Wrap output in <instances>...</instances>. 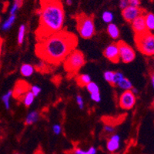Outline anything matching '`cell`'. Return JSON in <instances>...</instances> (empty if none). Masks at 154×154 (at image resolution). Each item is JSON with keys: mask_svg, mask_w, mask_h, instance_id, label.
Masks as SVG:
<instances>
[{"mask_svg": "<svg viewBox=\"0 0 154 154\" xmlns=\"http://www.w3.org/2000/svg\"><path fill=\"white\" fill-rule=\"evenodd\" d=\"M2 139V132L0 130V141H1Z\"/></svg>", "mask_w": 154, "mask_h": 154, "instance_id": "obj_41", "label": "cell"}, {"mask_svg": "<svg viewBox=\"0 0 154 154\" xmlns=\"http://www.w3.org/2000/svg\"><path fill=\"white\" fill-rule=\"evenodd\" d=\"M113 14L109 11H105L102 15V19H103L104 23H108V24L112 23V22L113 21Z\"/></svg>", "mask_w": 154, "mask_h": 154, "instance_id": "obj_24", "label": "cell"}, {"mask_svg": "<svg viewBox=\"0 0 154 154\" xmlns=\"http://www.w3.org/2000/svg\"><path fill=\"white\" fill-rule=\"evenodd\" d=\"M78 45V38L72 32L62 30L40 41H37L35 53L38 58L49 65L63 63Z\"/></svg>", "mask_w": 154, "mask_h": 154, "instance_id": "obj_1", "label": "cell"}, {"mask_svg": "<svg viewBox=\"0 0 154 154\" xmlns=\"http://www.w3.org/2000/svg\"><path fill=\"white\" fill-rule=\"evenodd\" d=\"M38 154H42V153H41V152H40V153H38Z\"/></svg>", "mask_w": 154, "mask_h": 154, "instance_id": "obj_46", "label": "cell"}, {"mask_svg": "<svg viewBox=\"0 0 154 154\" xmlns=\"http://www.w3.org/2000/svg\"><path fill=\"white\" fill-rule=\"evenodd\" d=\"M117 86L121 89H123L124 91H129V90H131V89L133 88V84L129 79L124 78L118 83Z\"/></svg>", "mask_w": 154, "mask_h": 154, "instance_id": "obj_19", "label": "cell"}, {"mask_svg": "<svg viewBox=\"0 0 154 154\" xmlns=\"http://www.w3.org/2000/svg\"><path fill=\"white\" fill-rule=\"evenodd\" d=\"M66 3L68 5H71L72 4V0H66Z\"/></svg>", "mask_w": 154, "mask_h": 154, "instance_id": "obj_40", "label": "cell"}, {"mask_svg": "<svg viewBox=\"0 0 154 154\" xmlns=\"http://www.w3.org/2000/svg\"><path fill=\"white\" fill-rule=\"evenodd\" d=\"M15 20H16V16H10L5 21V23L2 25V29L4 31H6V30H9V29L12 27V26L14 23Z\"/></svg>", "mask_w": 154, "mask_h": 154, "instance_id": "obj_22", "label": "cell"}, {"mask_svg": "<svg viewBox=\"0 0 154 154\" xmlns=\"http://www.w3.org/2000/svg\"><path fill=\"white\" fill-rule=\"evenodd\" d=\"M12 96V90H9V91H8L5 95L2 96V100L4 103V104H5V106L6 109H9V108H10V103H9V101H10V99Z\"/></svg>", "mask_w": 154, "mask_h": 154, "instance_id": "obj_23", "label": "cell"}, {"mask_svg": "<svg viewBox=\"0 0 154 154\" xmlns=\"http://www.w3.org/2000/svg\"><path fill=\"white\" fill-rule=\"evenodd\" d=\"M39 23L35 31V38L40 41L63 30L65 12L60 2H41Z\"/></svg>", "mask_w": 154, "mask_h": 154, "instance_id": "obj_2", "label": "cell"}, {"mask_svg": "<svg viewBox=\"0 0 154 154\" xmlns=\"http://www.w3.org/2000/svg\"><path fill=\"white\" fill-rule=\"evenodd\" d=\"M86 89H87V91L89 92L90 94L100 92V88H99L98 85L96 84V82H90L89 84L86 86Z\"/></svg>", "mask_w": 154, "mask_h": 154, "instance_id": "obj_25", "label": "cell"}, {"mask_svg": "<svg viewBox=\"0 0 154 154\" xmlns=\"http://www.w3.org/2000/svg\"><path fill=\"white\" fill-rule=\"evenodd\" d=\"M114 72L113 71H106L103 74L104 79L107 82L110 83L111 85L113 86V79H114Z\"/></svg>", "mask_w": 154, "mask_h": 154, "instance_id": "obj_26", "label": "cell"}, {"mask_svg": "<svg viewBox=\"0 0 154 154\" xmlns=\"http://www.w3.org/2000/svg\"><path fill=\"white\" fill-rule=\"evenodd\" d=\"M136 102H137L136 96L130 90L124 91L119 96V106L123 109H130L133 108L136 104Z\"/></svg>", "mask_w": 154, "mask_h": 154, "instance_id": "obj_7", "label": "cell"}, {"mask_svg": "<svg viewBox=\"0 0 154 154\" xmlns=\"http://www.w3.org/2000/svg\"><path fill=\"white\" fill-rule=\"evenodd\" d=\"M39 119V113L37 111H31L27 114L25 119V123L26 125H32L35 123Z\"/></svg>", "mask_w": 154, "mask_h": 154, "instance_id": "obj_13", "label": "cell"}, {"mask_svg": "<svg viewBox=\"0 0 154 154\" xmlns=\"http://www.w3.org/2000/svg\"><path fill=\"white\" fill-rule=\"evenodd\" d=\"M2 45H0V55L2 53Z\"/></svg>", "mask_w": 154, "mask_h": 154, "instance_id": "obj_43", "label": "cell"}, {"mask_svg": "<svg viewBox=\"0 0 154 154\" xmlns=\"http://www.w3.org/2000/svg\"><path fill=\"white\" fill-rule=\"evenodd\" d=\"M129 5H130L129 0H120V1H119V8H120L122 10H123V9H125L126 8H127Z\"/></svg>", "mask_w": 154, "mask_h": 154, "instance_id": "obj_31", "label": "cell"}, {"mask_svg": "<svg viewBox=\"0 0 154 154\" xmlns=\"http://www.w3.org/2000/svg\"><path fill=\"white\" fill-rule=\"evenodd\" d=\"M2 43H3V39L0 37V45H2Z\"/></svg>", "mask_w": 154, "mask_h": 154, "instance_id": "obj_42", "label": "cell"}, {"mask_svg": "<svg viewBox=\"0 0 154 154\" xmlns=\"http://www.w3.org/2000/svg\"><path fill=\"white\" fill-rule=\"evenodd\" d=\"M34 72H35V67L29 63L23 64L20 68V72L25 77L31 76L34 73Z\"/></svg>", "mask_w": 154, "mask_h": 154, "instance_id": "obj_15", "label": "cell"}, {"mask_svg": "<svg viewBox=\"0 0 154 154\" xmlns=\"http://www.w3.org/2000/svg\"><path fill=\"white\" fill-rule=\"evenodd\" d=\"M129 3H130V6H132V7L140 8L141 1L140 0H129Z\"/></svg>", "mask_w": 154, "mask_h": 154, "instance_id": "obj_33", "label": "cell"}, {"mask_svg": "<svg viewBox=\"0 0 154 154\" xmlns=\"http://www.w3.org/2000/svg\"><path fill=\"white\" fill-rule=\"evenodd\" d=\"M26 26L25 25H21L19 26V32H18V44L22 45L23 43L25 38V35H26Z\"/></svg>", "mask_w": 154, "mask_h": 154, "instance_id": "obj_21", "label": "cell"}, {"mask_svg": "<svg viewBox=\"0 0 154 154\" xmlns=\"http://www.w3.org/2000/svg\"><path fill=\"white\" fill-rule=\"evenodd\" d=\"M130 91H131L132 93H133V94L135 95V96H136V95H137V94H138V93H139V91H138V90H137V89H136V88H134V87L132 88Z\"/></svg>", "mask_w": 154, "mask_h": 154, "instance_id": "obj_37", "label": "cell"}, {"mask_svg": "<svg viewBox=\"0 0 154 154\" xmlns=\"http://www.w3.org/2000/svg\"><path fill=\"white\" fill-rule=\"evenodd\" d=\"M97 149L94 146L89 147L88 149H82L80 148H75L72 153L73 154H96Z\"/></svg>", "mask_w": 154, "mask_h": 154, "instance_id": "obj_20", "label": "cell"}, {"mask_svg": "<svg viewBox=\"0 0 154 154\" xmlns=\"http://www.w3.org/2000/svg\"><path fill=\"white\" fill-rule=\"evenodd\" d=\"M29 88V86L26 82L23 80L18 81L12 90V96L16 99H22L24 95L28 92Z\"/></svg>", "mask_w": 154, "mask_h": 154, "instance_id": "obj_11", "label": "cell"}, {"mask_svg": "<svg viewBox=\"0 0 154 154\" xmlns=\"http://www.w3.org/2000/svg\"><path fill=\"white\" fill-rule=\"evenodd\" d=\"M75 19L77 31L79 35L85 39L91 38L96 32L93 17L86 14H80L76 16Z\"/></svg>", "mask_w": 154, "mask_h": 154, "instance_id": "obj_4", "label": "cell"}, {"mask_svg": "<svg viewBox=\"0 0 154 154\" xmlns=\"http://www.w3.org/2000/svg\"><path fill=\"white\" fill-rule=\"evenodd\" d=\"M34 99H35V96L32 94V93L31 91H28L22 98V100H23V103L25 106L29 107L33 103Z\"/></svg>", "mask_w": 154, "mask_h": 154, "instance_id": "obj_18", "label": "cell"}, {"mask_svg": "<svg viewBox=\"0 0 154 154\" xmlns=\"http://www.w3.org/2000/svg\"><path fill=\"white\" fill-rule=\"evenodd\" d=\"M107 32H108L109 35L113 39H116L119 38V29L118 26L114 23H110L107 26Z\"/></svg>", "mask_w": 154, "mask_h": 154, "instance_id": "obj_14", "label": "cell"}, {"mask_svg": "<svg viewBox=\"0 0 154 154\" xmlns=\"http://www.w3.org/2000/svg\"><path fill=\"white\" fill-rule=\"evenodd\" d=\"M117 44L119 46V58L121 61L124 63H132L136 58V52L134 49L123 41H119Z\"/></svg>", "mask_w": 154, "mask_h": 154, "instance_id": "obj_6", "label": "cell"}, {"mask_svg": "<svg viewBox=\"0 0 154 154\" xmlns=\"http://www.w3.org/2000/svg\"><path fill=\"white\" fill-rule=\"evenodd\" d=\"M23 1L24 0H14V4L17 5L19 8L21 7L23 4Z\"/></svg>", "mask_w": 154, "mask_h": 154, "instance_id": "obj_36", "label": "cell"}, {"mask_svg": "<svg viewBox=\"0 0 154 154\" xmlns=\"http://www.w3.org/2000/svg\"><path fill=\"white\" fill-rule=\"evenodd\" d=\"M30 91L32 93V94L34 95V96H37L39 93H41V88L38 86H32L30 87Z\"/></svg>", "mask_w": 154, "mask_h": 154, "instance_id": "obj_29", "label": "cell"}, {"mask_svg": "<svg viewBox=\"0 0 154 154\" xmlns=\"http://www.w3.org/2000/svg\"><path fill=\"white\" fill-rule=\"evenodd\" d=\"M90 97H91V100L96 103H100L101 101V96H100V92L92 93V94H90Z\"/></svg>", "mask_w": 154, "mask_h": 154, "instance_id": "obj_30", "label": "cell"}, {"mask_svg": "<svg viewBox=\"0 0 154 154\" xmlns=\"http://www.w3.org/2000/svg\"><path fill=\"white\" fill-rule=\"evenodd\" d=\"M151 82H152V86L154 89V73L151 75Z\"/></svg>", "mask_w": 154, "mask_h": 154, "instance_id": "obj_39", "label": "cell"}, {"mask_svg": "<svg viewBox=\"0 0 154 154\" xmlns=\"http://www.w3.org/2000/svg\"><path fill=\"white\" fill-rule=\"evenodd\" d=\"M122 15H123V19L126 22L132 23L137 17L143 15V12L140 8L132 7V6L129 5L127 8H126V9L122 11Z\"/></svg>", "mask_w": 154, "mask_h": 154, "instance_id": "obj_9", "label": "cell"}, {"mask_svg": "<svg viewBox=\"0 0 154 154\" xmlns=\"http://www.w3.org/2000/svg\"><path fill=\"white\" fill-rule=\"evenodd\" d=\"M131 23L132 28H133V31H134L135 34H136L135 35H143V34L146 33V32H148L146 26L144 15H142V16L137 17Z\"/></svg>", "mask_w": 154, "mask_h": 154, "instance_id": "obj_10", "label": "cell"}, {"mask_svg": "<svg viewBox=\"0 0 154 154\" xmlns=\"http://www.w3.org/2000/svg\"><path fill=\"white\" fill-rule=\"evenodd\" d=\"M152 106L154 107V100H153V102H152Z\"/></svg>", "mask_w": 154, "mask_h": 154, "instance_id": "obj_44", "label": "cell"}, {"mask_svg": "<svg viewBox=\"0 0 154 154\" xmlns=\"http://www.w3.org/2000/svg\"><path fill=\"white\" fill-rule=\"evenodd\" d=\"M75 100H76L77 105H78L79 108L80 109H83V108H84V100H83L82 96L80 95H77L76 97H75Z\"/></svg>", "mask_w": 154, "mask_h": 154, "instance_id": "obj_28", "label": "cell"}, {"mask_svg": "<svg viewBox=\"0 0 154 154\" xmlns=\"http://www.w3.org/2000/svg\"><path fill=\"white\" fill-rule=\"evenodd\" d=\"M144 18H145V23L148 32H152L154 31V14L149 12L147 14L144 15Z\"/></svg>", "mask_w": 154, "mask_h": 154, "instance_id": "obj_17", "label": "cell"}, {"mask_svg": "<svg viewBox=\"0 0 154 154\" xmlns=\"http://www.w3.org/2000/svg\"><path fill=\"white\" fill-rule=\"evenodd\" d=\"M104 130L106 133H112L115 132V128H114V126H110V125H106L104 126Z\"/></svg>", "mask_w": 154, "mask_h": 154, "instance_id": "obj_35", "label": "cell"}, {"mask_svg": "<svg viewBox=\"0 0 154 154\" xmlns=\"http://www.w3.org/2000/svg\"><path fill=\"white\" fill-rule=\"evenodd\" d=\"M92 82L91 77L88 74H81L76 77V82L78 86L80 87H84L86 86L89 82Z\"/></svg>", "mask_w": 154, "mask_h": 154, "instance_id": "obj_16", "label": "cell"}, {"mask_svg": "<svg viewBox=\"0 0 154 154\" xmlns=\"http://www.w3.org/2000/svg\"><path fill=\"white\" fill-rule=\"evenodd\" d=\"M120 147V137L118 134H112L106 142V149L109 152H115Z\"/></svg>", "mask_w": 154, "mask_h": 154, "instance_id": "obj_12", "label": "cell"}, {"mask_svg": "<svg viewBox=\"0 0 154 154\" xmlns=\"http://www.w3.org/2000/svg\"><path fill=\"white\" fill-rule=\"evenodd\" d=\"M53 131L56 135H60L62 132V127L60 124H55L53 126Z\"/></svg>", "mask_w": 154, "mask_h": 154, "instance_id": "obj_32", "label": "cell"}, {"mask_svg": "<svg viewBox=\"0 0 154 154\" xmlns=\"http://www.w3.org/2000/svg\"><path fill=\"white\" fill-rule=\"evenodd\" d=\"M63 63L66 71L69 75H73L85 65L86 59L84 54L80 50L75 49L69 53Z\"/></svg>", "mask_w": 154, "mask_h": 154, "instance_id": "obj_3", "label": "cell"}, {"mask_svg": "<svg viewBox=\"0 0 154 154\" xmlns=\"http://www.w3.org/2000/svg\"><path fill=\"white\" fill-rule=\"evenodd\" d=\"M103 55L107 60L113 63H118L120 61L119 46L117 43H112L105 49Z\"/></svg>", "mask_w": 154, "mask_h": 154, "instance_id": "obj_8", "label": "cell"}, {"mask_svg": "<svg viewBox=\"0 0 154 154\" xmlns=\"http://www.w3.org/2000/svg\"><path fill=\"white\" fill-rule=\"evenodd\" d=\"M135 43L140 53L147 56H154V34L150 32L135 35Z\"/></svg>", "mask_w": 154, "mask_h": 154, "instance_id": "obj_5", "label": "cell"}, {"mask_svg": "<svg viewBox=\"0 0 154 154\" xmlns=\"http://www.w3.org/2000/svg\"><path fill=\"white\" fill-rule=\"evenodd\" d=\"M19 9V6H18L17 5H16V4L13 3V5H12V7H11L10 11H9V14H10V16H16V12H17Z\"/></svg>", "mask_w": 154, "mask_h": 154, "instance_id": "obj_34", "label": "cell"}, {"mask_svg": "<svg viewBox=\"0 0 154 154\" xmlns=\"http://www.w3.org/2000/svg\"><path fill=\"white\" fill-rule=\"evenodd\" d=\"M15 154H19V153H17V152H16V153H15Z\"/></svg>", "mask_w": 154, "mask_h": 154, "instance_id": "obj_45", "label": "cell"}, {"mask_svg": "<svg viewBox=\"0 0 154 154\" xmlns=\"http://www.w3.org/2000/svg\"><path fill=\"white\" fill-rule=\"evenodd\" d=\"M60 0H40L41 2H60Z\"/></svg>", "mask_w": 154, "mask_h": 154, "instance_id": "obj_38", "label": "cell"}, {"mask_svg": "<svg viewBox=\"0 0 154 154\" xmlns=\"http://www.w3.org/2000/svg\"><path fill=\"white\" fill-rule=\"evenodd\" d=\"M124 75L120 72H114V79H113V86H117V84L122 79H124Z\"/></svg>", "mask_w": 154, "mask_h": 154, "instance_id": "obj_27", "label": "cell"}]
</instances>
